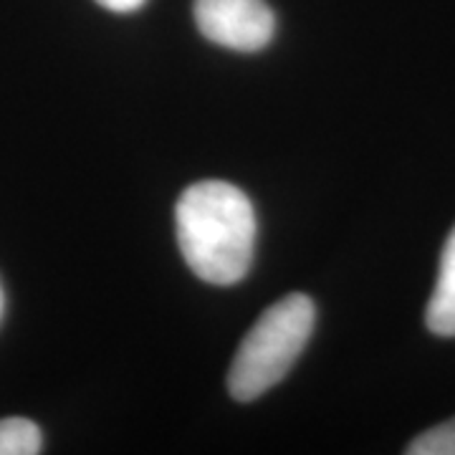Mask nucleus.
Listing matches in <instances>:
<instances>
[{"label":"nucleus","instance_id":"7ed1b4c3","mask_svg":"<svg viewBox=\"0 0 455 455\" xmlns=\"http://www.w3.org/2000/svg\"><path fill=\"white\" fill-rule=\"evenodd\" d=\"M196 23L208 41L241 53L266 49L276 33L266 0H196Z\"/></svg>","mask_w":455,"mask_h":455},{"label":"nucleus","instance_id":"6e6552de","mask_svg":"<svg viewBox=\"0 0 455 455\" xmlns=\"http://www.w3.org/2000/svg\"><path fill=\"white\" fill-rule=\"evenodd\" d=\"M3 309H5V296H3V289H0V319H3Z\"/></svg>","mask_w":455,"mask_h":455},{"label":"nucleus","instance_id":"0eeeda50","mask_svg":"<svg viewBox=\"0 0 455 455\" xmlns=\"http://www.w3.org/2000/svg\"><path fill=\"white\" fill-rule=\"evenodd\" d=\"M97 3L112 13H134L145 5L147 0H97Z\"/></svg>","mask_w":455,"mask_h":455},{"label":"nucleus","instance_id":"20e7f679","mask_svg":"<svg viewBox=\"0 0 455 455\" xmlns=\"http://www.w3.org/2000/svg\"><path fill=\"white\" fill-rule=\"evenodd\" d=\"M425 324L438 337H455V228L440 253L438 281L425 311Z\"/></svg>","mask_w":455,"mask_h":455},{"label":"nucleus","instance_id":"39448f33","mask_svg":"<svg viewBox=\"0 0 455 455\" xmlns=\"http://www.w3.org/2000/svg\"><path fill=\"white\" fill-rule=\"evenodd\" d=\"M41 430L26 418L0 420V455H36L41 451Z\"/></svg>","mask_w":455,"mask_h":455},{"label":"nucleus","instance_id":"f03ea898","mask_svg":"<svg viewBox=\"0 0 455 455\" xmlns=\"http://www.w3.org/2000/svg\"><path fill=\"white\" fill-rule=\"evenodd\" d=\"M316 307L307 293H289L271 304L245 334L230 372L228 392L238 403H253L278 385L314 334Z\"/></svg>","mask_w":455,"mask_h":455},{"label":"nucleus","instance_id":"f257e3e1","mask_svg":"<svg viewBox=\"0 0 455 455\" xmlns=\"http://www.w3.org/2000/svg\"><path fill=\"white\" fill-rule=\"evenodd\" d=\"M180 253L205 283L233 286L251 271L256 211L241 188L223 180L190 185L175 208Z\"/></svg>","mask_w":455,"mask_h":455},{"label":"nucleus","instance_id":"423d86ee","mask_svg":"<svg viewBox=\"0 0 455 455\" xmlns=\"http://www.w3.org/2000/svg\"><path fill=\"white\" fill-rule=\"evenodd\" d=\"M407 455H455V418L433 425L405 448Z\"/></svg>","mask_w":455,"mask_h":455}]
</instances>
